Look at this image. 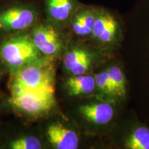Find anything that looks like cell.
Masks as SVG:
<instances>
[{
    "mask_svg": "<svg viewBox=\"0 0 149 149\" xmlns=\"http://www.w3.org/2000/svg\"><path fill=\"white\" fill-rule=\"evenodd\" d=\"M41 57V53L31 35H18L6 40L0 46V59L15 71Z\"/></svg>",
    "mask_w": 149,
    "mask_h": 149,
    "instance_id": "cell-2",
    "label": "cell"
},
{
    "mask_svg": "<svg viewBox=\"0 0 149 149\" xmlns=\"http://www.w3.org/2000/svg\"><path fill=\"white\" fill-rule=\"evenodd\" d=\"M10 147L13 149H40L42 148V144L37 137H26L14 140Z\"/></svg>",
    "mask_w": 149,
    "mask_h": 149,
    "instance_id": "cell-15",
    "label": "cell"
},
{
    "mask_svg": "<svg viewBox=\"0 0 149 149\" xmlns=\"http://www.w3.org/2000/svg\"><path fill=\"white\" fill-rule=\"evenodd\" d=\"M79 110L87 120L100 125L109 123L114 114L113 107L107 103L87 104L82 106Z\"/></svg>",
    "mask_w": 149,
    "mask_h": 149,
    "instance_id": "cell-11",
    "label": "cell"
},
{
    "mask_svg": "<svg viewBox=\"0 0 149 149\" xmlns=\"http://www.w3.org/2000/svg\"><path fill=\"white\" fill-rule=\"evenodd\" d=\"M126 146L130 149H149V129L137 128L126 140Z\"/></svg>",
    "mask_w": 149,
    "mask_h": 149,
    "instance_id": "cell-13",
    "label": "cell"
},
{
    "mask_svg": "<svg viewBox=\"0 0 149 149\" xmlns=\"http://www.w3.org/2000/svg\"><path fill=\"white\" fill-rule=\"evenodd\" d=\"M47 137L54 148L76 149L79 145V137L73 130L61 124H53L48 128Z\"/></svg>",
    "mask_w": 149,
    "mask_h": 149,
    "instance_id": "cell-8",
    "label": "cell"
},
{
    "mask_svg": "<svg viewBox=\"0 0 149 149\" xmlns=\"http://www.w3.org/2000/svg\"><path fill=\"white\" fill-rule=\"evenodd\" d=\"M9 102L16 110L30 116H40L55 107V94L32 91H10Z\"/></svg>",
    "mask_w": 149,
    "mask_h": 149,
    "instance_id": "cell-4",
    "label": "cell"
},
{
    "mask_svg": "<svg viewBox=\"0 0 149 149\" xmlns=\"http://www.w3.org/2000/svg\"><path fill=\"white\" fill-rule=\"evenodd\" d=\"M55 68L49 59L40 57L11 71L10 91H32L55 94Z\"/></svg>",
    "mask_w": 149,
    "mask_h": 149,
    "instance_id": "cell-1",
    "label": "cell"
},
{
    "mask_svg": "<svg viewBox=\"0 0 149 149\" xmlns=\"http://www.w3.org/2000/svg\"><path fill=\"white\" fill-rule=\"evenodd\" d=\"M91 64V57L88 52L75 48L68 52L64 59L65 68L74 75L84 74Z\"/></svg>",
    "mask_w": 149,
    "mask_h": 149,
    "instance_id": "cell-10",
    "label": "cell"
},
{
    "mask_svg": "<svg viewBox=\"0 0 149 149\" xmlns=\"http://www.w3.org/2000/svg\"><path fill=\"white\" fill-rule=\"evenodd\" d=\"M113 88V94L123 95L126 93L125 78L119 67L113 66L107 70Z\"/></svg>",
    "mask_w": 149,
    "mask_h": 149,
    "instance_id": "cell-14",
    "label": "cell"
},
{
    "mask_svg": "<svg viewBox=\"0 0 149 149\" xmlns=\"http://www.w3.org/2000/svg\"><path fill=\"white\" fill-rule=\"evenodd\" d=\"M55 24L48 20L38 22L31 31V37L35 46L46 56L56 55L61 48L59 33Z\"/></svg>",
    "mask_w": 149,
    "mask_h": 149,
    "instance_id": "cell-5",
    "label": "cell"
},
{
    "mask_svg": "<svg viewBox=\"0 0 149 149\" xmlns=\"http://www.w3.org/2000/svg\"><path fill=\"white\" fill-rule=\"evenodd\" d=\"M120 27L118 20L113 14L97 9L95 22L91 35L102 42H110L115 38Z\"/></svg>",
    "mask_w": 149,
    "mask_h": 149,
    "instance_id": "cell-7",
    "label": "cell"
},
{
    "mask_svg": "<svg viewBox=\"0 0 149 149\" xmlns=\"http://www.w3.org/2000/svg\"><path fill=\"white\" fill-rule=\"evenodd\" d=\"M47 20L56 24L70 22L79 8L77 0H44Z\"/></svg>",
    "mask_w": 149,
    "mask_h": 149,
    "instance_id": "cell-6",
    "label": "cell"
},
{
    "mask_svg": "<svg viewBox=\"0 0 149 149\" xmlns=\"http://www.w3.org/2000/svg\"><path fill=\"white\" fill-rule=\"evenodd\" d=\"M96 86L107 93L113 94V88L111 78L108 71H102L97 73L95 77Z\"/></svg>",
    "mask_w": 149,
    "mask_h": 149,
    "instance_id": "cell-16",
    "label": "cell"
},
{
    "mask_svg": "<svg viewBox=\"0 0 149 149\" xmlns=\"http://www.w3.org/2000/svg\"><path fill=\"white\" fill-rule=\"evenodd\" d=\"M66 85L69 94L72 96L90 94L96 86L95 77L91 75H84V74L70 77Z\"/></svg>",
    "mask_w": 149,
    "mask_h": 149,
    "instance_id": "cell-12",
    "label": "cell"
},
{
    "mask_svg": "<svg viewBox=\"0 0 149 149\" xmlns=\"http://www.w3.org/2000/svg\"><path fill=\"white\" fill-rule=\"evenodd\" d=\"M40 13L36 7L17 2L0 10V31L19 32L33 28L38 23Z\"/></svg>",
    "mask_w": 149,
    "mask_h": 149,
    "instance_id": "cell-3",
    "label": "cell"
},
{
    "mask_svg": "<svg viewBox=\"0 0 149 149\" xmlns=\"http://www.w3.org/2000/svg\"><path fill=\"white\" fill-rule=\"evenodd\" d=\"M96 15L97 9L95 8L79 6L70 21L72 31L79 36L91 35Z\"/></svg>",
    "mask_w": 149,
    "mask_h": 149,
    "instance_id": "cell-9",
    "label": "cell"
}]
</instances>
